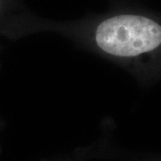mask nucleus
Returning <instances> with one entry per match:
<instances>
[{
  "label": "nucleus",
  "mask_w": 161,
  "mask_h": 161,
  "mask_svg": "<svg viewBox=\"0 0 161 161\" xmlns=\"http://www.w3.org/2000/svg\"><path fill=\"white\" fill-rule=\"evenodd\" d=\"M95 42L108 55L135 58L160 47L161 26L146 16L116 15L99 23L95 31Z\"/></svg>",
  "instance_id": "f257e3e1"
}]
</instances>
